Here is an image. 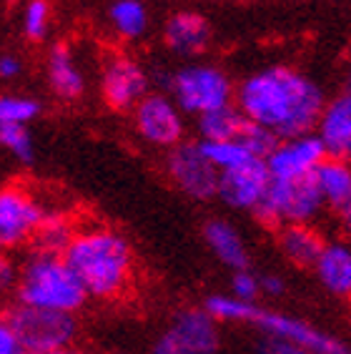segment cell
Wrapping results in <instances>:
<instances>
[{
	"instance_id": "obj_10",
	"label": "cell",
	"mask_w": 351,
	"mask_h": 354,
	"mask_svg": "<svg viewBox=\"0 0 351 354\" xmlns=\"http://www.w3.org/2000/svg\"><path fill=\"white\" fill-rule=\"evenodd\" d=\"M133 129L153 149H176L186 141V113L163 91H151L133 111Z\"/></svg>"
},
{
	"instance_id": "obj_14",
	"label": "cell",
	"mask_w": 351,
	"mask_h": 354,
	"mask_svg": "<svg viewBox=\"0 0 351 354\" xmlns=\"http://www.w3.org/2000/svg\"><path fill=\"white\" fill-rule=\"evenodd\" d=\"M271 186L269 169L261 158H254L249 164L236 166L231 171H223L218 176V194L223 204L236 212H256L261 198Z\"/></svg>"
},
{
	"instance_id": "obj_29",
	"label": "cell",
	"mask_w": 351,
	"mask_h": 354,
	"mask_svg": "<svg viewBox=\"0 0 351 354\" xmlns=\"http://www.w3.org/2000/svg\"><path fill=\"white\" fill-rule=\"evenodd\" d=\"M50 3L48 0H28L26 10H23V33L28 41H43L50 28Z\"/></svg>"
},
{
	"instance_id": "obj_37",
	"label": "cell",
	"mask_w": 351,
	"mask_h": 354,
	"mask_svg": "<svg viewBox=\"0 0 351 354\" xmlns=\"http://www.w3.org/2000/svg\"><path fill=\"white\" fill-rule=\"evenodd\" d=\"M336 218H339V226L344 229V234H346V239H351V196L344 201V206H339L336 212Z\"/></svg>"
},
{
	"instance_id": "obj_7",
	"label": "cell",
	"mask_w": 351,
	"mask_h": 354,
	"mask_svg": "<svg viewBox=\"0 0 351 354\" xmlns=\"http://www.w3.org/2000/svg\"><path fill=\"white\" fill-rule=\"evenodd\" d=\"M8 319L28 354L61 352V349L75 347V339H78V319L73 314L15 304L8 312Z\"/></svg>"
},
{
	"instance_id": "obj_39",
	"label": "cell",
	"mask_w": 351,
	"mask_h": 354,
	"mask_svg": "<svg viewBox=\"0 0 351 354\" xmlns=\"http://www.w3.org/2000/svg\"><path fill=\"white\" fill-rule=\"evenodd\" d=\"M344 88L351 91V55H349V61H346V68H344Z\"/></svg>"
},
{
	"instance_id": "obj_35",
	"label": "cell",
	"mask_w": 351,
	"mask_h": 354,
	"mask_svg": "<svg viewBox=\"0 0 351 354\" xmlns=\"http://www.w3.org/2000/svg\"><path fill=\"white\" fill-rule=\"evenodd\" d=\"M258 284H261L263 297H274V299H276V297H281V294L286 292V281L281 274H274V272L258 274Z\"/></svg>"
},
{
	"instance_id": "obj_23",
	"label": "cell",
	"mask_w": 351,
	"mask_h": 354,
	"mask_svg": "<svg viewBox=\"0 0 351 354\" xmlns=\"http://www.w3.org/2000/svg\"><path fill=\"white\" fill-rule=\"evenodd\" d=\"M108 23L123 41H138L146 35L151 23L149 8L143 0H115L108 8Z\"/></svg>"
},
{
	"instance_id": "obj_9",
	"label": "cell",
	"mask_w": 351,
	"mask_h": 354,
	"mask_svg": "<svg viewBox=\"0 0 351 354\" xmlns=\"http://www.w3.org/2000/svg\"><path fill=\"white\" fill-rule=\"evenodd\" d=\"M251 327H256L261 337L281 339L306 349L309 354H351V347L344 339L324 332L314 322L294 317V314L276 312V309H258Z\"/></svg>"
},
{
	"instance_id": "obj_22",
	"label": "cell",
	"mask_w": 351,
	"mask_h": 354,
	"mask_svg": "<svg viewBox=\"0 0 351 354\" xmlns=\"http://www.w3.org/2000/svg\"><path fill=\"white\" fill-rule=\"evenodd\" d=\"M246 116L238 111L236 103H231L226 109L211 111L196 118V131L198 141H234L243 133L246 129Z\"/></svg>"
},
{
	"instance_id": "obj_33",
	"label": "cell",
	"mask_w": 351,
	"mask_h": 354,
	"mask_svg": "<svg viewBox=\"0 0 351 354\" xmlns=\"http://www.w3.org/2000/svg\"><path fill=\"white\" fill-rule=\"evenodd\" d=\"M15 284H18V266L8 254H0V297L10 289L15 292Z\"/></svg>"
},
{
	"instance_id": "obj_11",
	"label": "cell",
	"mask_w": 351,
	"mask_h": 354,
	"mask_svg": "<svg viewBox=\"0 0 351 354\" xmlns=\"http://www.w3.org/2000/svg\"><path fill=\"white\" fill-rule=\"evenodd\" d=\"M169 181L193 201H211L218 194V174L198 141H183L166 153L163 161Z\"/></svg>"
},
{
	"instance_id": "obj_24",
	"label": "cell",
	"mask_w": 351,
	"mask_h": 354,
	"mask_svg": "<svg viewBox=\"0 0 351 354\" xmlns=\"http://www.w3.org/2000/svg\"><path fill=\"white\" fill-rule=\"evenodd\" d=\"M78 226H73V221L66 216L63 212H55V209H48V216L43 221L41 232L35 236L33 249H41V252H53V254H66L70 239L75 236Z\"/></svg>"
},
{
	"instance_id": "obj_16",
	"label": "cell",
	"mask_w": 351,
	"mask_h": 354,
	"mask_svg": "<svg viewBox=\"0 0 351 354\" xmlns=\"http://www.w3.org/2000/svg\"><path fill=\"white\" fill-rule=\"evenodd\" d=\"M314 277L326 294L336 299H351V239H326L324 249L314 264Z\"/></svg>"
},
{
	"instance_id": "obj_8",
	"label": "cell",
	"mask_w": 351,
	"mask_h": 354,
	"mask_svg": "<svg viewBox=\"0 0 351 354\" xmlns=\"http://www.w3.org/2000/svg\"><path fill=\"white\" fill-rule=\"evenodd\" d=\"M48 206L23 184L0 186V254H10L33 244Z\"/></svg>"
},
{
	"instance_id": "obj_15",
	"label": "cell",
	"mask_w": 351,
	"mask_h": 354,
	"mask_svg": "<svg viewBox=\"0 0 351 354\" xmlns=\"http://www.w3.org/2000/svg\"><path fill=\"white\" fill-rule=\"evenodd\" d=\"M314 133L324 143L326 156L351 161V91L341 88L326 101Z\"/></svg>"
},
{
	"instance_id": "obj_18",
	"label": "cell",
	"mask_w": 351,
	"mask_h": 354,
	"mask_svg": "<svg viewBox=\"0 0 351 354\" xmlns=\"http://www.w3.org/2000/svg\"><path fill=\"white\" fill-rule=\"evenodd\" d=\"M203 241L209 246V252L214 254V259L223 264L231 272H241L249 269L251 264V252L243 234L238 232V226L229 218H209L203 224Z\"/></svg>"
},
{
	"instance_id": "obj_2",
	"label": "cell",
	"mask_w": 351,
	"mask_h": 354,
	"mask_svg": "<svg viewBox=\"0 0 351 354\" xmlns=\"http://www.w3.org/2000/svg\"><path fill=\"white\" fill-rule=\"evenodd\" d=\"M81 279L88 299L118 301L135 281V252L131 241L111 226H83L63 254Z\"/></svg>"
},
{
	"instance_id": "obj_28",
	"label": "cell",
	"mask_w": 351,
	"mask_h": 354,
	"mask_svg": "<svg viewBox=\"0 0 351 354\" xmlns=\"http://www.w3.org/2000/svg\"><path fill=\"white\" fill-rule=\"evenodd\" d=\"M0 149L21 164H33L35 158V143L28 126H0Z\"/></svg>"
},
{
	"instance_id": "obj_12",
	"label": "cell",
	"mask_w": 351,
	"mask_h": 354,
	"mask_svg": "<svg viewBox=\"0 0 351 354\" xmlns=\"http://www.w3.org/2000/svg\"><path fill=\"white\" fill-rule=\"evenodd\" d=\"M101 93L108 109L133 111L151 93V75L135 58L115 53L103 63Z\"/></svg>"
},
{
	"instance_id": "obj_5",
	"label": "cell",
	"mask_w": 351,
	"mask_h": 354,
	"mask_svg": "<svg viewBox=\"0 0 351 354\" xmlns=\"http://www.w3.org/2000/svg\"><path fill=\"white\" fill-rule=\"evenodd\" d=\"M326 212V204L319 194L314 176L298 178V181H274L256 206L254 216L263 226L271 229H284L294 224H314Z\"/></svg>"
},
{
	"instance_id": "obj_4",
	"label": "cell",
	"mask_w": 351,
	"mask_h": 354,
	"mask_svg": "<svg viewBox=\"0 0 351 354\" xmlns=\"http://www.w3.org/2000/svg\"><path fill=\"white\" fill-rule=\"evenodd\" d=\"M163 93H169L176 106L189 116H203L226 109L236 101V86L231 75L211 63H186L161 78Z\"/></svg>"
},
{
	"instance_id": "obj_27",
	"label": "cell",
	"mask_w": 351,
	"mask_h": 354,
	"mask_svg": "<svg viewBox=\"0 0 351 354\" xmlns=\"http://www.w3.org/2000/svg\"><path fill=\"white\" fill-rule=\"evenodd\" d=\"M41 116V103L30 95H0V126H28Z\"/></svg>"
},
{
	"instance_id": "obj_3",
	"label": "cell",
	"mask_w": 351,
	"mask_h": 354,
	"mask_svg": "<svg viewBox=\"0 0 351 354\" xmlns=\"http://www.w3.org/2000/svg\"><path fill=\"white\" fill-rule=\"evenodd\" d=\"M18 304L35 309H50L61 314H78L88 301V292L81 279L75 277L63 254L33 252L26 254L18 266V284H15Z\"/></svg>"
},
{
	"instance_id": "obj_25",
	"label": "cell",
	"mask_w": 351,
	"mask_h": 354,
	"mask_svg": "<svg viewBox=\"0 0 351 354\" xmlns=\"http://www.w3.org/2000/svg\"><path fill=\"white\" fill-rule=\"evenodd\" d=\"M203 309L218 322V324H254L258 314V304L254 301H241L231 294H211Z\"/></svg>"
},
{
	"instance_id": "obj_34",
	"label": "cell",
	"mask_w": 351,
	"mask_h": 354,
	"mask_svg": "<svg viewBox=\"0 0 351 354\" xmlns=\"http://www.w3.org/2000/svg\"><path fill=\"white\" fill-rule=\"evenodd\" d=\"M258 354H309V352L296 347V344H289V342L261 337V342H258Z\"/></svg>"
},
{
	"instance_id": "obj_17",
	"label": "cell",
	"mask_w": 351,
	"mask_h": 354,
	"mask_svg": "<svg viewBox=\"0 0 351 354\" xmlns=\"http://www.w3.org/2000/svg\"><path fill=\"white\" fill-rule=\"evenodd\" d=\"M163 43L183 58L203 55L211 46V26L196 10H178L163 26Z\"/></svg>"
},
{
	"instance_id": "obj_32",
	"label": "cell",
	"mask_w": 351,
	"mask_h": 354,
	"mask_svg": "<svg viewBox=\"0 0 351 354\" xmlns=\"http://www.w3.org/2000/svg\"><path fill=\"white\" fill-rule=\"evenodd\" d=\"M0 354H28L8 319V314H0Z\"/></svg>"
},
{
	"instance_id": "obj_21",
	"label": "cell",
	"mask_w": 351,
	"mask_h": 354,
	"mask_svg": "<svg viewBox=\"0 0 351 354\" xmlns=\"http://www.w3.org/2000/svg\"><path fill=\"white\" fill-rule=\"evenodd\" d=\"M314 184H316L319 194L324 198L326 209L336 212L339 206H344V201L351 196V161L329 156L314 174Z\"/></svg>"
},
{
	"instance_id": "obj_19",
	"label": "cell",
	"mask_w": 351,
	"mask_h": 354,
	"mask_svg": "<svg viewBox=\"0 0 351 354\" xmlns=\"http://www.w3.org/2000/svg\"><path fill=\"white\" fill-rule=\"evenodd\" d=\"M46 75L50 91L61 101H78L86 93V73L75 61L70 46H66V43H55L48 50Z\"/></svg>"
},
{
	"instance_id": "obj_1",
	"label": "cell",
	"mask_w": 351,
	"mask_h": 354,
	"mask_svg": "<svg viewBox=\"0 0 351 354\" xmlns=\"http://www.w3.org/2000/svg\"><path fill=\"white\" fill-rule=\"evenodd\" d=\"M329 95L309 73L294 66H266L236 86V106L246 121L284 141L314 133Z\"/></svg>"
},
{
	"instance_id": "obj_6",
	"label": "cell",
	"mask_w": 351,
	"mask_h": 354,
	"mask_svg": "<svg viewBox=\"0 0 351 354\" xmlns=\"http://www.w3.org/2000/svg\"><path fill=\"white\" fill-rule=\"evenodd\" d=\"M221 344V324L206 309L183 307L151 342L149 354H218Z\"/></svg>"
},
{
	"instance_id": "obj_31",
	"label": "cell",
	"mask_w": 351,
	"mask_h": 354,
	"mask_svg": "<svg viewBox=\"0 0 351 354\" xmlns=\"http://www.w3.org/2000/svg\"><path fill=\"white\" fill-rule=\"evenodd\" d=\"M229 294L241 301H254L261 297V284H258V274L251 269H241V272H231L229 279Z\"/></svg>"
},
{
	"instance_id": "obj_38",
	"label": "cell",
	"mask_w": 351,
	"mask_h": 354,
	"mask_svg": "<svg viewBox=\"0 0 351 354\" xmlns=\"http://www.w3.org/2000/svg\"><path fill=\"white\" fill-rule=\"evenodd\" d=\"M43 354H95V352L83 349V347H68V349H61V352H43Z\"/></svg>"
},
{
	"instance_id": "obj_36",
	"label": "cell",
	"mask_w": 351,
	"mask_h": 354,
	"mask_svg": "<svg viewBox=\"0 0 351 354\" xmlns=\"http://www.w3.org/2000/svg\"><path fill=\"white\" fill-rule=\"evenodd\" d=\"M23 71V63L18 55H0V78H6V81H10V78H15V75H21Z\"/></svg>"
},
{
	"instance_id": "obj_20",
	"label": "cell",
	"mask_w": 351,
	"mask_h": 354,
	"mask_svg": "<svg viewBox=\"0 0 351 354\" xmlns=\"http://www.w3.org/2000/svg\"><path fill=\"white\" fill-rule=\"evenodd\" d=\"M278 252L289 264L298 269H314L319 254L324 249L326 239L314 224H294L276 232Z\"/></svg>"
},
{
	"instance_id": "obj_26",
	"label": "cell",
	"mask_w": 351,
	"mask_h": 354,
	"mask_svg": "<svg viewBox=\"0 0 351 354\" xmlns=\"http://www.w3.org/2000/svg\"><path fill=\"white\" fill-rule=\"evenodd\" d=\"M198 143H201L203 153H206V158L214 164V169H216L218 174L249 164V161L256 158L246 146H243L241 138H234V141H198Z\"/></svg>"
},
{
	"instance_id": "obj_30",
	"label": "cell",
	"mask_w": 351,
	"mask_h": 354,
	"mask_svg": "<svg viewBox=\"0 0 351 354\" xmlns=\"http://www.w3.org/2000/svg\"><path fill=\"white\" fill-rule=\"evenodd\" d=\"M243 141V146L254 153L256 158H266L274 151V146L278 143V138L274 136V133H269L266 129H261V126H256V123H246V129H243V133L238 136Z\"/></svg>"
},
{
	"instance_id": "obj_13",
	"label": "cell",
	"mask_w": 351,
	"mask_h": 354,
	"mask_svg": "<svg viewBox=\"0 0 351 354\" xmlns=\"http://www.w3.org/2000/svg\"><path fill=\"white\" fill-rule=\"evenodd\" d=\"M326 158L329 156H326L324 143L319 141L316 133H306V136L278 141L269 156L263 158V164L274 181H298V178L314 176Z\"/></svg>"
}]
</instances>
